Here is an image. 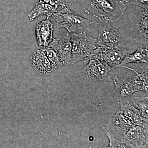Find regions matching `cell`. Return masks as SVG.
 I'll use <instances>...</instances> for the list:
<instances>
[{"label": "cell", "instance_id": "cell-6", "mask_svg": "<svg viewBox=\"0 0 148 148\" xmlns=\"http://www.w3.org/2000/svg\"><path fill=\"white\" fill-rule=\"evenodd\" d=\"M123 136L126 148H148V123L134 125Z\"/></svg>", "mask_w": 148, "mask_h": 148}, {"label": "cell", "instance_id": "cell-20", "mask_svg": "<svg viewBox=\"0 0 148 148\" xmlns=\"http://www.w3.org/2000/svg\"><path fill=\"white\" fill-rule=\"evenodd\" d=\"M129 1V0H127V2H128V1ZM125 5H126V4H125Z\"/></svg>", "mask_w": 148, "mask_h": 148}, {"label": "cell", "instance_id": "cell-12", "mask_svg": "<svg viewBox=\"0 0 148 148\" xmlns=\"http://www.w3.org/2000/svg\"><path fill=\"white\" fill-rule=\"evenodd\" d=\"M148 63V46L144 48L141 47L138 48L137 50L134 53H128L125 56L121 61L119 67L123 68L126 64L130 63Z\"/></svg>", "mask_w": 148, "mask_h": 148}, {"label": "cell", "instance_id": "cell-7", "mask_svg": "<svg viewBox=\"0 0 148 148\" xmlns=\"http://www.w3.org/2000/svg\"><path fill=\"white\" fill-rule=\"evenodd\" d=\"M97 45L99 46L113 47L122 42L121 34L119 31L111 25L110 22L108 20H100Z\"/></svg>", "mask_w": 148, "mask_h": 148}, {"label": "cell", "instance_id": "cell-5", "mask_svg": "<svg viewBox=\"0 0 148 148\" xmlns=\"http://www.w3.org/2000/svg\"><path fill=\"white\" fill-rule=\"evenodd\" d=\"M129 53L124 43L113 47L99 46L92 51L90 57L100 61L109 71L119 67L125 56Z\"/></svg>", "mask_w": 148, "mask_h": 148}, {"label": "cell", "instance_id": "cell-1", "mask_svg": "<svg viewBox=\"0 0 148 148\" xmlns=\"http://www.w3.org/2000/svg\"><path fill=\"white\" fill-rule=\"evenodd\" d=\"M81 6L88 14L110 22L121 18L126 9V5L119 0H82Z\"/></svg>", "mask_w": 148, "mask_h": 148}, {"label": "cell", "instance_id": "cell-14", "mask_svg": "<svg viewBox=\"0 0 148 148\" xmlns=\"http://www.w3.org/2000/svg\"><path fill=\"white\" fill-rule=\"evenodd\" d=\"M129 103L134 108L140 111L142 116L145 118L148 119V98L147 97H140L133 96L132 95L129 97Z\"/></svg>", "mask_w": 148, "mask_h": 148}, {"label": "cell", "instance_id": "cell-16", "mask_svg": "<svg viewBox=\"0 0 148 148\" xmlns=\"http://www.w3.org/2000/svg\"><path fill=\"white\" fill-rule=\"evenodd\" d=\"M103 131L108 138L110 143L108 145V148H126L124 143L121 140L117 139L110 130L107 127H103Z\"/></svg>", "mask_w": 148, "mask_h": 148}, {"label": "cell", "instance_id": "cell-3", "mask_svg": "<svg viewBox=\"0 0 148 148\" xmlns=\"http://www.w3.org/2000/svg\"><path fill=\"white\" fill-rule=\"evenodd\" d=\"M51 16L55 20L57 28H65L68 33H73L78 30L91 32L90 25L99 24L93 22L90 19L83 18L66 6L58 10Z\"/></svg>", "mask_w": 148, "mask_h": 148}, {"label": "cell", "instance_id": "cell-17", "mask_svg": "<svg viewBox=\"0 0 148 148\" xmlns=\"http://www.w3.org/2000/svg\"><path fill=\"white\" fill-rule=\"evenodd\" d=\"M128 5L138 6L148 11V0H129L126 4V5Z\"/></svg>", "mask_w": 148, "mask_h": 148}, {"label": "cell", "instance_id": "cell-18", "mask_svg": "<svg viewBox=\"0 0 148 148\" xmlns=\"http://www.w3.org/2000/svg\"><path fill=\"white\" fill-rule=\"evenodd\" d=\"M49 2L57 8H59V7H61L62 8L66 6V4L69 1L72 0H46Z\"/></svg>", "mask_w": 148, "mask_h": 148}, {"label": "cell", "instance_id": "cell-2", "mask_svg": "<svg viewBox=\"0 0 148 148\" xmlns=\"http://www.w3.org/2000/svg\"><path fill=\"white\" fill-rule=\"evenodd\" d=\"M142 73H139L138 71L133 69L136 75L127 76L120 79L116 75L114 78L117 94L122 98L128 99L134 92L138 91H143L148 95V64H146L141 67Z\"/></svg>", "mask_w": 148, "mask_h": 148}, {"label": "cell", "instance_id": "cell-8", "mask_svg": "<svg viewBox=\"0 0 148 148\" xmlns=\"http://www.w3.org/2000/svg\"><path fill=\"white\" fill-rule=\"evenodd\" d=\"M87 66L84 68L82 73L94 81L113 82L115 75L111 73L100 61L89 58Z\"/></svg>", "mask_w": 148, "mask_h": 148}, {"label": "cell", "instance_id": "cell-19", "mask_svg": "<svg viewBox=\"0 0 148 148\" xmlns=\"http://www.w3.org/2000/svg\"><path fill=\"white\" fill-rule=\"evenodd\" d=\"M119 1H121L123 2L124 3L125 5L126 4V3L127 2V0H119Z\"/></svg>", "mask_w": 148, "mask_h": 148}, {"label": "cell", "instance_id": "cell-10", "mask_svg": "<svg viewBox=\"0 0 148 148\" xmlns=\"http://www.w3.org/2000/svg\"><path fill=\"white\" fill-rule=\"evenodd\" d=\"M48 46L57 51L67 65L71 64L72 45L68 34H66L62 39L53 38Z\"/></svg>", "mask_w": 148, "mask_h": 148}, {"label": "cell", "instance_id": "cell-9", "mask_svg": "<svg viewBox=\"0 0 148 148\" xmlns=\"http://www.w3.org/2000/svg\"><path fill=\"white\" fill-rule=\"evenodd\" d=\"M53 24L49 19L47 18L37 24L36 27V35L38 45L45 47L48 46L53 40Z\"/></svg>", "mask_w": 148, "mask_h": 148}, {"label": "cell", "instance_id": "cell-15", "mask_svg": "<svg viewBox=\"0 0 148 148\" xmlns=\"http://www.w3.org/2000/svg\"><path fill=\"white\" fill-rule=\"evenodd\" d=\"M148 11L141 12L137 18V26L140 36L143 38L148 40Z\"/></svg>", "mask_w": 148, "mask_h": 148}, {"label": "cell", "instance_id": "cell-11", "mask_svg": "<svg viewBox=\"0 0 148 148\" xmlns=\"http://www.w3.org/2000/svg\"><path fill=\"white\" fill-rule=\"evenodd\" d=\"M31 63L35 71L40 74H46L53 71L50 61L42 49H38L33 53Z\"/></svg>", "mask_w": 148, "mask_h": 148}, {"label": "cell", "instance_id": "cell-4", "mask_svg": "<svg viewBox=\"0 0 148 148\" xmlns=\"http://www.w3.org/2000/svg\"><path fill=\"white\" fill-rule=\"evenodd\" d=\"M67 34L72 45L71 64L89 59L92 51L97 47V39L87 36L85 32Z\"/></svg>", "mask_w": 148, "mask_h": 148}, {"label": "cell", "instance_id": "cell-13", "mask_svg": "<svg viewBox=\"0 0 148 148\" xmlns=\"http://www.w3.org/2000/svg\"><path fill=\"white\" fill-rule=\"evenodd\" d=\"M42 49L50 61L53 71L67 65L55 49L49 46L45 47Z\"/></svg>", "mask_w": 148, "mask_h": 148}]
</instances>
